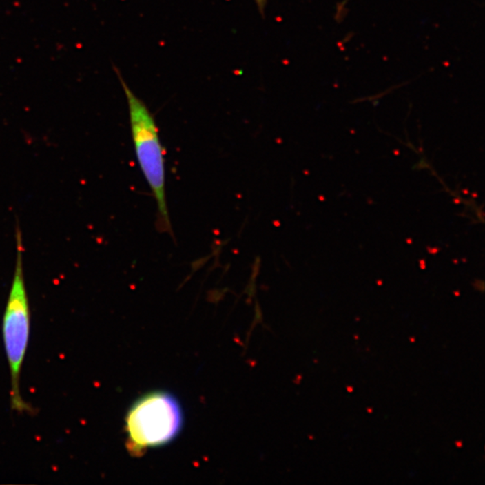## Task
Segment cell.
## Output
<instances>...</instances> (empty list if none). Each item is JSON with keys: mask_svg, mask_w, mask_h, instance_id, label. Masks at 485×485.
Returning a JSON list of instances; mask_svg holds the SVG:
<instances>
[{"mask_svg": "<svg viewBox=\"0 0 485 485\" xmlns=\"http://www.w3.org/2000/svg\"><path fill=\"white\" fill-rule=\"evenodd\" d=\"M17 259L13 280L3 318V340L11 377V407L20 413L31 411L20 390L21 371L30 336V305L23 276V242L17 229Z\"/></svg>", "mask_w": 485, "mask_h": 485, "instance_id": "cell-2", "label": "cell"}, {"mask_svg": "<svg viewBox=\"0 0 485 485\" xmlns=\"http://www.w3.org/2000/svg\"><path fill=\"white\" fill-rule=\"evenodd\" d=\"M254 2H256L257 8H258V10L261 12V14H262L265 13L266 0H254Z\"/></svg>", "mask_w": 485, "mask_h": 485, "instance_id": "cell-4", "label": "cell"}, {"mask_svg": "<svg viewBox=\"0 0 485 485\" xmlns=\"http://www.w3.org/2000/svg\"><path fill=\"white\" fill-rule=\"evenodd\" d=\"M117 75L128 102L136 158L158 207V227L161 231L173 235L165 199V153L155 118L145 103L133 93L118 71Z\"/></svg>", "mask_w": 485, "mask_h": 485, "instance_id": "cell-1", "label": "cell"}, {"mask_svg": "<svg viewBox=\"0 0 485 485\" xmlns=\"http://www.w3.org/2000/svg\"><path fill=\"white\" fill-rule=\"evenodd\" d=\"M183 413L167 393H154L136 402L126 417V433L133 451L167 444L179 434Z\"/></svg>", "mask_w": 485, "mask_h": 485, "instance_id": "cell-3", "label": "cell"}]
</instances>
